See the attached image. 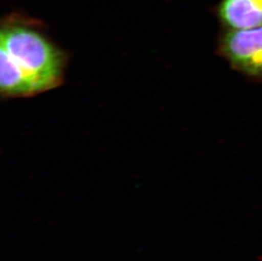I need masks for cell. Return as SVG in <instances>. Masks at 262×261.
I'll use <instances>...</instances> for the list:
<instances>
[{"mask_svg": "<svg viewBox=\"0 0 262 261\" xmlns=\"http://www.w3.org/2000/svg\"><path fill=\"white\" fill-rule=\"evenodd\" d=\"M1 49L20 68L33 94L55 88L61 78L63 58L45 37L19 20H8L1 31Z\"/></svg>", "mask_w": 262, "mask_h": 261, "instance_id": "obj_1", "label": "cell"}, {"mask_svg": "<svg viewBox=\"0 0 262 261\" xmlns=\"http://www.w3.org/2000/svg\"><path fill=\"white\" fill-rule=\"evenodd\" d=\"M218 53L237 72L251 78L262 79V26L228 30L220 37Z\"/></svg>", "mask_w": 262, "mask_h": 261, "instance_id": "obj_2", "label": "cell"}, {"mask_svg": "<svg viewBox=\"0 0 262 261\" xmlns=\"http://www.w3.org/2000/svg\"><path fill=\"white\" fill-rule=\"evenodd\" d=\"M217 16L228 30H247L262 26V0H222Z\"/></svg>", "mask_w": 262, "mask_h": 261, "instance_id": "obj_3", "label": "cell"}, {"mask_svg": "<svg viewBox=\"0 0 262 261\" xmlns=\"http://www.w3.org/2000/svg\"><path fill=\"white\" fill-rule=\"evenodd\" d=\"M0 88L6 96H26L33 94L20 68L3 49L0 50Z\"/></svg>", "mask_w": 262, "mask_h": 261, "instance_id": "obj_4", "label": "cell"}]
</instances>
